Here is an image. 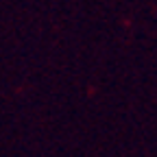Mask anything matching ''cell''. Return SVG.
<instances>
[]
</instances>
